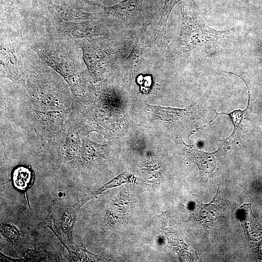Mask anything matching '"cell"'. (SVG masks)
Returning a JSON list of instances; mask_svg holds the SVG:
<instances>
[{"instance_id": "obj_15", "label": "cell", "mask_w": 262, "mask_h": 262, "mask_svg": "<svg viewBox=\"0 0 262 262\" xmlns=\"http://www.w3.org/2000/svg\"><path fill=\"white\" fill-rule=\"evenodd\" d=\"M180 145L189 158L197 165L200 171L209 173L213 171L215 166L214 153H207L198 150L193 145H187L182 139H180Z\"/></svg>"}, {"instance_id": "obj_21", "label": "cell", "mask_w": 262, "mask_h": 262, "mask_svg": "<svg viewBox=\"0 0 262 262\" xmlns=\"http://www.w3.org/2000/svg\"><path fill=\"white\" fill-rule=\"evenodd\" d=\"M69 0H64V3H70V2H69ZM81 0L83 1H84V0ZM72 4H73V3H72Z\"/></svg>"}, {"instance_id": "obj_6", "label": "cell", "mask_w": 262, "mask_h": 262, "mask_svg": "<svg viewBox=\"0 0 262 262\" xmlns=\"http://www.w3.org/2000/svg\"><path fill=\"white\" fill-rule=\"evenodd\" d=\"M90 199L87 195L74 204L58 206L45 223L68 252L70 249L75 247L72 233L78 213L81 207Z\"/></svg>"}, {"instance_id": "obj_8", "label": "cell", "mask_w": 262, "mask_h": 262, "mask_svg": "<svg viewBox=\"0 0 262 262\" xmlns=\"http://www.w3.org/2000/svg\"><path fill=\"white\" fill-rule=\"evenodd\" d=\"M47 25V33L75 40L97 37L107 38L110 35L108 27L98 18L55 22Z\"/></svg>"}, {"instance_id": "obj_14", "label": "cell", "mask_w": 262, "mask_h": 262, "mask_svg": "<svg viewBox=\"0 0 262 262\" xmlns=\"http://www.w3.org/2000/svg\"><path fill=\"white\" fill-rule=\"evenodd\" d=\"M181 0H164V5L160 19L154 37L150 41V45L149 46L158 49L166 47L168 43L166 32L168 18L173 7Z\"/></svg>"}, {"instance_id": "obj_11", "label": "cell", "mask_w": 262, "mask_h": 262, "mask_svg": "<svg viewBox=\"0 0 262 262\" xmlns=\"http://www.w3.org/2000/svg\"><path fill=\"white\" fill-rule=\"evenodd\" d=\"M122 191L117 198L110 204L101 223L102 233H107L115 227L126 213L130 201V194L127 191Z\"/></svg>"}, {"instance_id": "obj_4", "label": "cell", "mask_w": 262, "mask_h": 262, "mask_svg": "<svg viewBox=\"0 0 262 262\" xmlns=\"http://www.w3.org/2000/svg\"><path fill=\"white\" fill-rule=\"evenodd\" d=\"M180 31L175 49L182 52H213L232 31H217L210 27L191 7L184 3L181 9Z\"/></svg>"}, {"instance_id": "obj_7", "label": "cell", "mask_w": 262, "mask_h": 262, "mask_svg": "<svg viewBox=\"0 0 262 262\" xmlns=\"http://www.w3.org/2000/svg\"><path fill=\"white\" fill-rule=\"evenodd\" d=\"M115 142L110 140L105 145H100L89 140L83 135L82 144L71 161L62 169L66 173H74L111 158L116 149Z\"/></svg>"}, {"instance_id": "obj_16", "label": "cell", "mask_w": 262, "mask_h": 262, "mask_svg": "<svg viewBox=\"0 0 262 262\" xmlns=\"http://www.w3.org/2000/svg\"><path fill=\"white\" fill-rule=\"evenodd\" d=\"M227 73H229V74L234 75L240 78L245 82V83H246V85L247 88L248 94V102H247V105L246 108L244 110H241L240 109L236 110H234L233 112H230L229 113H217L216 112V111L215 110H210V111H214V112L216 113V115L214 118H213V119H212L211 121H210L209 122V123H211L212 121H213V120H214L216 118V117L217 115H219L225 114V115H228L229 116V117L230 119H231V121H232V122L233 123V131H232V133L231 134L230 136H229L228 138H227L226 139H229L232 138V137L233 136V135L235 134V131L237 130L238 128L239 127V126L240 125V124H241V122L242 121V120H243V119L245 118L246 116H247V113H248V110L249 109V105H250V93H249V89H248V87L247 82H246V80L243 77V76L242 75H239L236 74H235V73H234L233 72H227Z\"/></svg>"}, {"instance_id": "obj_10", "label": "cell", "mask_w": 262, "mask_h": 262, "mask_svg": "<svg viewBox=\"0 0 262 262\" xmlns=\"http://www.w3.org/2000/svg\"><path fill=\"white\" fill-rule=\"evenodd\" d=\"M148 25V21L143 23L131 51L122 65L124 84L128 90L136 76L147 66V61L144 57V42Z\"/></svg>"}, {"instance_id": "obj_17", "label": "cell", "mask_w": 262, "mask_h": 262, "mask_svg": "<svg viewBox=\"0 0 262 262\" xmlns=\"http://www.w3.org/2000/svg\"><path fill=\"white\" fill-rule=\"evenodd\" d=\"M133 180L131 176H128L125 173H122L118 176L113 179L101 187L98 188L94 192L89 195L91 199L96 196L98 195L107 189L111 188L117 186L121 185L123 183L131 182Z\"/></svg>"}, {"instance_id": "obj_5", "label": "cell", "mask_w": 262, "mask_h": 262, "mask_svg": "<svg viewBox=\"0 0 262 262\" xmlns=\"http://www.w3.org/2000/svg\"><path fill=\"white\" fill-rule=\"evenodd\" d=\"M106 37L76 40L82 59L92 79L101 81L109 77L112 50Z\"/></svg>"}, {"instance_id": "obj_20", "label": "cell", "mask_w": 262, "mask_h": 262, "mask_svg": "<svg viewBox=\"0 0 262 262\" xmlns=\"http://www.w3.org/2000/svg\"><path fill=\"white\" fill-rule=\"evenodd\" d=\"M0 232L2 237L10 242L17 241L20 236L19 229L16 226L11 224H1Z\"/></svg>"}, {"instance_id": "obj_9", "label": "cell", "mask_w": 262, "mask_h": 262, "mask_svg": "<svg viewBox=\"0 0 262 262\" xmlns=\"http://www.w3.org/2000/svg\"><path fill=\"white\" fill-rule=\"evenodd\" d=\"M37 16L43 19L47 25L55 22L74 21L98 18V16L103 14L90 13L82 10L75 4L55 3L51 0H43Z\"/></svg>"}, {"instance_id": "obj_19", "label": "cell", "mask_w": 262, "mask_h": 262, "mask_svg": "<svg viewBox=\"0 0 262 262\" xmlns=\"http://www.w3.org/2000/svg\"><path fill=\"white\" fill-rule=\"evenodd\" d=\"M31 178V172L26 167H18L13 172V179L15 184L21 189H23L29 183Z\"/></svg>"}, {"instance_id": "obj_3", "label": "cell", "mask_w": 262, "mask_h": 262, "mask_svg": "<svg viewBox=\"0 0 262 262\" xmlns=\"http://www.w3.org/2000/svg\"><path fill=\"white\" fill-rule=\"evenodd\" d=\"M0 78L20 84L28 65L32 49L23 29L16 21H0Z\"/></svg>"}, {"instance_id": "obj_12", "label": "cell", "mask_w": 262, "mask_h": 262, "mask_svg": "<svg viewBox=\"0 0 262 262\" xmlns=\"http://www.w3.org/2000/svg\"><path fill=\"white\" fill-rule=\"evenodd\" d=\"M143 0H123L110 6L96 3L95 5L102 8L103 14H110L122 20H131L135 17L142 10Z\"/></svg>"}, {"instance_id": "obj_2", "label": "cell", "mask_w": 262, "mask_h": 262, "mask_svg": "<svg viewBox=\"0 0 262 262\" xmlns=\"http://www.w3.org/2000/svg\"><path fill=\"white\" fill-rule=\"evenodd\" d=\"M37 56L66 82L75 97L86 92L92 78L82 59L75 40L46 33L29 41Z\"/></svg>"}, {"instance_id": "obj_13", "label": "cell", "mask_w": 262, "mask_h": 262, "mask_svg": "<svg viewBox=\"0 0 262 262\" xmlns=\"http://www.w3.org/2000/svg\"><path fill=\"white\" fill-rule=\"evenodd\" d=\"M239 219L247 241L256 242L262 238V227L251 210L250 203L244 204L239 210Z\"/></svg>"}, {"instance_id": "obj_1", "label": "cell", "mask_w": 262, "mask_h": 262, "mask_svg": "<svg viewBox=\"0 0 262 262\" xmlns=\"http://www.w3.org/2000/svg\"><path fill=\"white\" fill-rule=\"evenodd\" d=\"M126 103L108 78L98 83L92 82L82 97L74 96L71 115L82 134L87 136L94 131L111 139L128 130Z\"/></svg>"}, {"instance_id": "obj_18", "label": "cell", "mask_w": 262, "mask_h": 262, "mask_svg": "<svg viewBox=\"0 0 262 262\" xmlns=\"http://www.w3.org/2000/svg\"><path fill=\"white\" fill-rule=\"evenodd\" d=\"M69 253L73 262L98 261L100 260L98 256L91 253L83 246L76 248L75 251L70 250Z\"/></svg>"}]
</instances>
